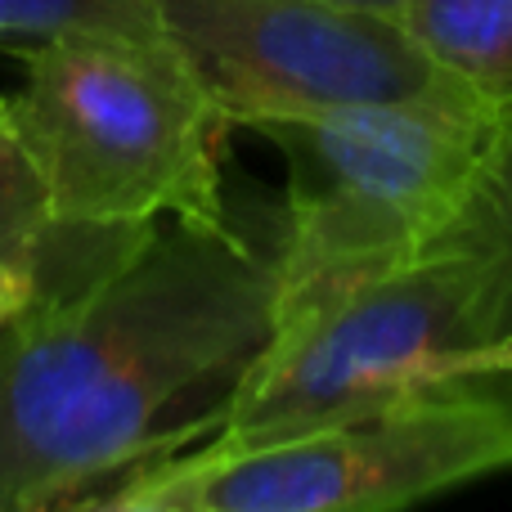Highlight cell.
Wrapping results in <instances>:
<instances>
[{"label": "cell", "mask_w": 512, "mask_h": 512, "mask_svg": "<svg viewBox=\"0 0 512 512\" xmlns=\"http://www.w3.org/2000/svg\"><path fill=\"white\" fill-rule=\"evenodd\" d=\"M396 18L450 77L512 108V0H405Z\"/></svg>", "instance_id": "52a82bcc"}, {"label": "cell", "mask_w": 512, "mask_h": 512, "mask_svg": "<svg viewBox=\"0 0 512 512\" xmlns=\"http://www.w3.org/2000/svg\"><path fill=\"white\" fill-rule=\"evenodd\" d=\"M333 5H360V9H382V14H396L405 0H333Z\"/></svg>", "instance_id": "4fadbf2b"}, {"label": "cell", "mask_w": 512, "mask_h": 512, "mask_svg": "<svg viewBox=\"0 0 512 512\" xmlns=\"http://www.w3.org/2000/svg\"><path fill=\"white\" fill-rule=\"evenodd\" d=\"M279 265L230 221L140 225L0 328V512L77 508L189 441L171 405L234 387L274 324Z\"/></svg>", "instance_id": "6da1fadb"}, {"label": "cell", "mask_w": 512, "mask_h": 512, "mask_svg": "<svg viewBox=\"0 0 512 512\" xmlns=\"http://www.w3.org/2000/svg\"><path fill=\"white\" fill-rule=\"evenodd\" d=\"M441 243L477 252L486 265V297H490V342L512 337V108L495 122L477 176L468 185L459 216Z\"/></svg>", "instance_id": "ba28073f"}, {"label": "cell", "mask_w": 512, "mask_h": 512, "mask_svg": "<svg viewBox=\"0 0 512 512\" xmlns=\"http://www.w3.org/2000/svg\"><path fill=\"white\" fill-rule=\"evenodd\" d=\"M63 234L81 230H63L54 221L41 171H36L27 144L18 140L14 122L0 108V256L36 265V274H45V256Z\"/></svg>", "instance_id": "9c48e42d"}, {"label": "cell", "mask_w": 512, "mask_h": 512, "mask_svg": "<svg viewBox=\"0 0 512 512\" xmlns=\"http://www.w3.org/2000/svg\"><path fill=\"white\" fill-rule=\"evenodd\" d=\"M36 297H41V274H36V265L5 261V256H0V328L23 315Z\"/></svg>", "instance_id": "8fae6325"}, {"label": "cell", "mask_w": 512, "mask_h": 512, "mask_svg": "<svg viewBox=\"0 0 512 512\" xmlns=\"http://www.w3.org/2000/svg\"><path fill=\"white\" fill-rule=\"evenodd\" d=\"M512 468V373L459 378L256 445L171 450L90 499L108 512H387Z\"/></svg>", "instance_id": "277c9868"}, {"label": "cell", "mask_w": 512, "mask_h": 512, "mask_svg": "<svg viewBox=\"0 0 512 512\" xmlns=\"http://www.w3.org/2000/svg\"><path fill=\"white\" fill-rule=\"evenodd\" d=\"M225 126H265L396 99H481L396 14L333 0H153Z\"/></svg>", "instance_id": "8992f818"}, {"label": "cell", "mask_w": 512, "mask_h": 512, "mask_svg": "<svg viewBox=\"0 0 512 512\" xmlns=\"http://www.w3.org/2000/svg\"><path fill=\"white\" fill-rule=\"evenodd\" d=\"M54 32L158 36V14H153V0H0V36L5 41Z\"/></svg>", "instance_id": "30bf717a"}, {"label": "cell", "mask_w": 512, "mask_h": 512, "mask_svg": "<svg viewBox=\"0 0 512 512\" xmlns=\"http://www.w3.org/2000/svg\"><path fill=\"white\" fill-rule=\"evenodd\" d=\"M486 342V265L459 243H436L418 261L274 324L207 418L203 441L256 445L369 414L459 382L468 351Z\"/></svg>", "instance_id": "5b68a950"}, {"label": "cell", "mask_w": 512, "mask_h": 512, "mask_svg": "<svg viewBox=\"0 0 512 512\" xmlns=\"http://www.w3.org/2000/svg\"><path fill=\"white\" fill-rule=\"evenodd\" d=\"M499 373H512V337L472 346L463 360V378H499Z\"/></svg>", "instance_id": "7c38bea8"}, {"label": "cell", "mask_w": 512, "mask_h": 512, "mask_svg": "<svg viewBox=\"0 0 512 512\" xmlns=\"http://www.w3.org/2000/svg\"><path fill=\"white\" fill-rule=\"evenodd\" d=\"M0 108H5V95H0Z\"/></svg>", "instance_id": "5bb4252c"}, {"label": "cell", "mask_w": 512, "mask_h": 512, "mask_svg": "<svg viewBox=\"0 0 512 512\" xmlns=\"http://www.w3.org/2000/svg\"><path fill=\"white\" fill-rule=\"evenodd\" d=\"M499 117L486 99H396L256 126L288 158L274 324L432 252Z\"/></svg>", "instance_id": "3957f363"}, {"label": "cell", "mask_w": 512, "mask_h": 512, "mask_svg": "<svg viewBox=\"0 0 512 512\" xmlns=\"http://www.w3.org/2000/svg\"><path fill=\"white\" fill-rule=\"evenodd\" d=\"M0 41H5V36H0Z\"/></svg>", "instance_id": "9a60e30c"}, {"label": "cell", "mask_w": 512, "mask_h": 512, "mask_svg": "<svg viewBox=\"0 0 512 512\" xmlns=\"http://www.w3.org/2000/svg\"><path fill=\"white\" fill-rule=\"evenodd\" d=\"M23 86L5 117L27 144L63 230L122 234L176 221H230L216 180L225 122L162 36H23Z\"/></svg>", "instance_id": "7a4b0ae2"}]
</instances>
